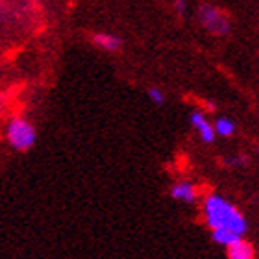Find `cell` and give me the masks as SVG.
<instances>
[{
    "label": "cell",
    "instance_id": "6da1fadb",
    "mask_svg": "<svg viewBox=\"0 0 259 259\" xmlns=\"http://www.w3.org/2000/svg\"><path fill=\"white\" fill-rule=\"evenodd\" d=\"M204 217L211 230L213 228H226V230L235 232L237 235H244L248 230V222L243 217V213L221 194H211L205 198Z\"/></svg>",
    "mask_w": 259,
    "mask_h": 259
},
{
    "label": "cell",
    "instance_id": "7a4b0ae2",
    "mask_svg": "<svg viewBox=\"0 0 259 259\" xmlns=\"http://www.w3.org/2000/svg\"><path fill=\"white\" fill-rule=\"evenodd\" d=\"M6 141L10 143L11 148H15L19 152L30 150L37 141L35 126L24 117H15L6 126Z\"/></svg>",
    "mask_w": 259,
    "mask_h": 259
},
{
    "label": "cell",
    "instance_id": "3957f363",
    "mask_svg": "<svg viewBox=\"0 0 259 259\" xmlns=\"http://www.w3.org/2000/svg\"><path fill=\"white\" fill-rule=\"evenodd\" d=\"M198 21L205 30H209L215 35H224V33L230 32V21H228V17L219 8H215V6H209V4L200 6Z\"/></svg>",
    "mask_w": 259,
    "mask_h": 259
},
{
    "label": "cell",
    "instance_id": "277c9868",
    "mask_svg": "<svg viewBox=\"0 0 259 259\" xmlns=\"http://www.w3.org/2000/svg\"><path fill=\"white\" fill-rule=\"evenodd\" d=\"M191 124L194 126V128L198 130L200 134V139L204 141L205 145H211L213 141H215V128H213V124L211 122H207V119H205V115L202 113V111H193L189 117Z\"/></svg>",
    "mask_w": 259,
    "mask_h": 259
},
{
    "label": "cell",
    "instance_id": "5b68a950",
    "mask_svg": "<svg viewBox=\"0 0 259 259\" xmlns=\"http://www.w3.org/2000/svg\"><path fill=\"white\" fill-rule=\"evenodd\" d=\"M226 254L230 259H252L255 255L254 246L244 241L243 237H239L237 241H233L232 244L226 246Z\"/></svg>",
    "mask_w": 259,
    "mask_h": 259
},
{
    "label": "cell",
    "instance_id": "8992f818",
    "mask_svg": "<svg viewBox=\"0 0 259 259\" xmlns=\"http://www.w3.org/2000/svg\"><path fill=\"white\" fill-rule=\"evenodd\" d=\"M170 196L178 202H185V204H193L196 200V189L191 182H180L170 187Z\"/></svg>",
    "mask_w": 259,
    "mask_h": 259
},
{
    "label": "cell",
    "instance_id": "52a82bcc",
    "mask_svg": "<svg viewBox=\"0 0 259 259\" xmlns=\"http://www.w3.org/2000/svg\"><path fill=\"white\" fill-rule=\"evenodd\" d=\"M93 43H95V47L106 50V52H119L122 49V39L111 35V33H95Z\"/></svg>",
    "mask_w": 259,
    "mask_h": 259
},
{
    "label": "cell",
    "instance_id": "ba28073f",
    "mask_svg": "<svg viewBox=\"0 0 259 259\" xmlns=\"http://www.w3.org/2000/svg\"><path fill=\"white\" fill-rule=\"evenodd\" d=\"M239 237H243V235H237L235 232L226 230V228H213V230H211V239H213L217 244H221V246H228V244H232L233 241H237Z\"/></svg>",
    "mask_w": 259,
    "mask_h": 259
},
{
    "label": "cell",
    "instance_id": "9c48e42d",
    "mask_svg": "<svg viewBox=\"0 0 259 259\" xmlns=\"http://www.w3.org/2000/svg\"><path fill=\"white\" fill-rule=\"evenodd\" d=\"M213 128H215V134L221 135V137H230V135L235 134V122L232 119H226V117L217 119Z\"/></svg>",
    "mask_w": 259,
    "mask_h": 259
},
{
    "label": "cell",
    "instance_id": "30bf717a",
    "mask_svg": "<svg viewBox=\"0 0 259 259\" xmlns=\"http://www.w3.org/2000/svg\"><path fill=\"white\" fill-rule=\"evenodd\" d=\"M148 98H150L156 106H161V104L165 102V95H163V91L157 89V87H150V89H148Z\"/></svg>",
    "mask_w": 259,
    "mask_h": 259
},
{
    "label": "cell",
    "instance_id": "8fae6325",
    "mask_svg": "<svg viewBox=\"0 0 259 259\" xmlns=\"http://www.w3.org/2000/svg\"><path fill=\"white\" fill-rule=\"evenodd\" d=\"M174 10L178 15H184L185 13V0H174Z\"/></svg>",
    "mask_w": 259,
    "mask_h": 259
}]
</instances>
